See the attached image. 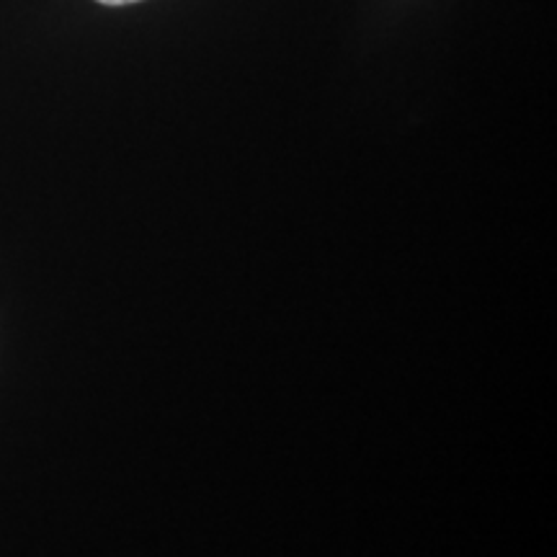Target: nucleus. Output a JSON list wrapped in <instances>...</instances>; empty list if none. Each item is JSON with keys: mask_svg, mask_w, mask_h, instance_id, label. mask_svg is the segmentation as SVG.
<instances>
[{"mask_svg": "<svg viewBox=\"0 0 557 557\" xmlns=\"http://www.w3.org/2000/svg\"><path fill=\"white\" fill-rule=\"evenodd\" d=\"M103 5H129V3H139V0H99Z\"/></svg>", "mask_w": 557, "mask_h": 557, "instance_id": "nucleus-1", "label": "nucleus"}]
</instances>
